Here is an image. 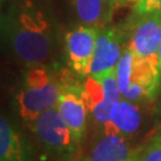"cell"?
<instances>
[{
  "label": "cell",
  "instance_id": "6da1fadb",
  "mask_svg": "<svg viewBox=\"0 0 161 161\" xmlns=\"http://www.w3.org/2000/svg\"><path fill=\"white\" fill-rule=\"evenodd\" d=\"M0 37L12 55L28 68L42 66L54 46L52 24L44 11L31 1L12 5L0 17Z\"/></svg>",
  "mask_w": 161,
  "mask_h": 161
},
{
  "label": "cell",
  "instance_id": "3957f363",
  "mask_svg": "<svg viewBox=\"0 0 161 161\" xmlns=\"http://www.w3.org/2000/svg\"><path fill=\"white\" fill-rule=\"evenodd\" d=\"M128 38L127 49L137 58L159 64L158 52L161 43V16L158 13L137 14L122 30Z\"/></svg>",
  "mask_w": 161,
  "mask_h": 161
},
{
  "label": "cell",
  "instance_id": "7a4b0ae2",
  "mask_svg": "<svg viewBox=\"0 0 161 161\" xmlns=\"http://www.w3.org/2000/svg\"><path fill=\"white\" fill-rule=\"evenodd\" d=\"M62 85L42 64L30 67L16 94V105L23 121L31 124L47 110L58 106Z\"/></svg>",
  "mask_w": 161,
  "mask_h": 161
},
{
  "label": "cell",
  "instance_id": "52a82bcc",
  "mask_svg": "<svg viewBox=\"0 0 161 161\" xmlns=\"http://www.w3.org/2000/svg\"><path fill=\"white\" fill-rule=\"evenodd\" d=\"M58 110L67 124L76 143H80L87 125L88 108L82 97V87L78 85H62L58 102Z\"/></svg>",
  "mask_w": 161,
  "mask_h": 161
},
{
  "label": "cell",
  "instance_id": "ba28073f",
  "mask_svg": "<svg viewBox=\"0 0 161 161\" xmlns=\"http://www.w3.org/2000/svg\"><path fill=\"white\" fill-rule=\"evenodd\" d=\"M0 161H35L26 138L3 115H0Z\"/></svg>",
  "mask_w": 161,
  "mask_h": 161
},
{
  "label": "cell",
  "instance_id": "9a60e30c",
  "mask_svg": "<svg viewBox=\"0 0 161 161\" xmlns=\"http://www.w3.org/2000/svg\"><path fill=\"white\" fill-rule=\"evenodd\" d=\"M112 6H122V5H125V4H136L138 0H110Z\"/></svg>",
  "mask_w": 161,
  "mask_h": 161
},
{
  "label": "cell",
  "instance_id": "7c38bea8",
  "mask_svg": "<svg viewBox=\"0 0 161 161\" xmlns=\"http://www.w3.org/2000/svg\"><path fill=\"white\" fill-rule=\"evenodd\" d=\"M134 62H135V55L132 54L131 50L125 48L124 52L122 53L121 58L116 67V76H117V82H118L121 94L125 92L131 84Z\"/></svg>",
  "mask_w": 161,
  "mask_h": 161
},
{
  "label": "cell",
  "instance_id": "5b68a950",
  "mask_svg": "<svg viewBox=\"0 0 161 161\" xmlns=\"http://www.w3.org/2000/svg\"><path fill=\"white\" fill-rule=\"evenodd\" d=\"M98 28L80 25L66 35V52L72 70L81 76H88L98 36Z\"/></svg>",
  "mask_w": 161,
  "mask_h": 161
},
{
  "label": "cell",
  "instance_id": "e0dca14e",
  "mask_svg": "<svg viewBox=\"0 0 161 161\" xmlns=\"http://www.w3.org/2000/svg\"><path fill=\"white\" fill-rule=\"evenodd\" d=\"M73 161H88V159H75Z\"/></svg>",
  "mask_w": 161,
  "mask_h": 161
},
{
  "label": "cell",
  "instance_id": "8fae6325",
  "mask_svg": "<svg viewBox=\"0 0 161 161\" xmlns=\"http://www.w3.org/2000/svg\"><path fill=\"white\" fill-rule=\"evenodd\" d=\"M78 19L84 25L105 28L112 4L110 0H69Z\"/></svg>",
  "mask_w": 161,
  "mask_h": 161
},
{
  "label": "cell",
  "instance_id": "4fadbf2b",
  "mask_svg": "<svg viewBox=\"0 0 161 161\" xmlns=\"http://www.w3.org/2000/svg\"><path fill=\"white\" fill-rule=\"evenodd\" d=\"M136 161H161V134L150 140V142L137 154Z\"/></svg>",
  "mask_w": 161,
  "mask_h": 161
},
{
  "label": "cell",
  "instance_id": "9c48e42d",
  "mask_svg": "<svg viewBox=\"0 0 161 161\" xmlns=\"http://www.w3.org/2000/svg\"><path fill=\"white\" fill-rule=\"evenodd\" d=\"M137 153L132 152L125 138L117 132H104L91 150L88 161H136Z\"/></svg>",
  "mask_w": 161,
  "mask_h": 161
},
{
  "label": "cell",
  "instance_id": "8992f818",
  "mask_svg": "<svg viewBox=\"0 0 161 161\" xmlns=\"http://www.w3.org/2000/svg\"><path fill=\"white\" fill-rule=\"evenodd\" d=\"M124 35L119 28L99 29L88 76L98 78L116 70L122 55Z\"/></svg>",
  "mask_w": 161,
  "mask_h": 161
},
{
  "label": "cell",
  "instance_id": "2e32d148",
  "mask_svg": "<svg viewBox=\"0 0 161 161\" xmlns=\"http://www.w3.org/2000/svg\"><path fill=\"white\" fill-rule=\"evenodd\" d=\"M158 58H159V67H160V70H161V43H160V47H159V52H158Z\"/></svg>",
  "mask_w": 161,
  "mask_h": 161
},
{
  "label": "cell",
  "instance_id": "277c9868",
  "mask_svg": "<svg viewBox=\"0 0 161 161\" xmlns=\"http://www.w3.org/2000/svg\"><path fill=\"white\" fill-rule=\"evenodd\" d=\"M30 125L38 140L54 155L64 159L73 155L78 143L62 119L58 108L42 112Z\"/></svg>",
  "mask_w": 161,
  "mask_h": 161
},
{
  "label": "cell",
  "instance_id": "5bb4252c",
  "mask_svg": "<svg viewBox=\"0 0 161 161\" xmlns=\"http://www.w3.org/2000/svg\"><path fill=\"white\" fill-rule=\"evenodd\" d=\"M134 13L137 14L158 13L161 16V0H138L134 6Z\"/></svg>",
  "mask_w": 161,
  "mask_h": 161
},
{
  "label": "cell",
  "instance_id": "30bf717a",
  "mask_svg": "<svg viewBox=\"0 0 161 161\" xmlns=\"http://www.w3.org/2000/svg\"><path fill=\"white\" fill-rule=\"evenodd\" d=\"M141 123V112L138 108L127 99L122 98L112 106L110 115V125L104 132H117L123 136L136 131Z\"/></svg>",
  "mask_w": 161,
  "mask_h": 161
}]
</instances>
